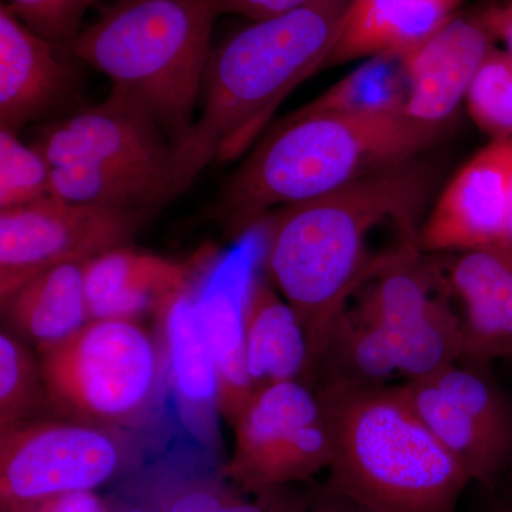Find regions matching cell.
I'll list each match as a JSON object with an SVG mask.
<instances>
[{"mask_svg":"<svg viewBox=\"0 0 512 512\" xmlns=\"http://www.w3.org/2000/svg\"><path fill=\"white\" fill-rule=\"evenodd\" d=\"M433 175L417 158L359 178L266 218L264 268L269 282L298 313L311 348V367L333 320L349 298L409 245L377 255L369 241L393 225L419 239ZM311 372V369H309Z\"/></svg>","mask_w":512,"mask_h":512,"instance_id":"6da1fadb","label":"cell"},{"mask_svg":"<svg viewBox=\"0 0 512 512\" xmlns=\"http://www.w3.org/2000/svg\"><path fill=\"white\" fill-rule=\"evenodd\" d=\"M444 128L403 109L326 111L282 119L239 165L212 205L231 238L262 225L269 211L318 198L359 178L419 158Z\"/></svg>","mask_w":512,"mask_h":512,"instance_id":"7a4b0ae2","label":"cell"},{"mask_svg":"<svg viewBox=\"0 0 512 512\" xmlns=\"http://www.w3.org/2000/svg\"><path fill=\"white\" fill-rule=\"evenodd\" d=\"M349 2L311 0L272 18L249 20L212 47L202 84L204 109L175 146L184 191L211 161L241 156L286 96L323 70Z\"/></svg>","mask_w":512,"mask_h":512,"instance_id":"3957f363","label":"cell"},{"mask_svg":"<svg viewBox=\"0 0 512 512\" xmlns=\"http://www.w3.org/2000/svg\"><path fill=\"white\" fill-rule=\"evenodd\" d=\"M332 440L323 487L373 512H456L470 477L402 387L320 384Z\"/></svg>","mask_w":512,"mask_h":512,"instance_id":"277c9868","label":"cell"},{"mask_svg":"<svg viewBox=\"0 0 512 512\" xmlns=\"http://www.w3.org/2000/svg\"><path fill=\"white\" fill-rule=\"evenodd\" d=\"M222 0H117L67 46L158 121L174 147L190 131Z\"/></svg>","mask_w":512,"mask_h":512,"instance_id":"5b68a950","label":"cell"},{"mask_svg":"<svg viewBox=\"0 0 512 512\" xmlns=\"http://www.w3.org/2000/svg\"><path fill=\"white\" fill-rule=\"evenodd\" d=\"M36 146L52 164L60 200L156 214L184 192L173 141L117 87L103 103L43 127Z\"/></svg>","mask_w":512,"mask_h":512,"instance_id":"8992f818","label":"cell"},{"mask_svg":"<svg viewBox=\"0 0 512 512\" xmlns=\"http://www.w3.org/2000/svg\"><path fill=\"white\" fill-rule=\"evenodd\" d=\"M39 366L56 412L117 430L146 416L165 377L160 340L134 320H92L40 350Z\"/></svg>","mask_w":512,"mask_h":512,"instance_id":"52a82bcc","label":"cell"},{"mask_svg":"<svg viewBox=\"0 0 512 512\" xmlns=\"http://www.w3.org/2000/svg\"><path fill=\"white\" fill-rule=\"evenodd\" d=\"M231 426L234 453L224 477L244 493L306 483L332 461L325 410L315 390L299 380L255 390Z\"/></svg>","mask_w":512,"mask_h":512,"instance_id":"ba28073f","label":"cell"},{"mask_svg":"<svg viewBox=\"0 0 512 512\" xmlns=\"http://www.w3.org/2000/svg\"><path fill=\"white\" fill-rule=\"evenodd\" d=\"M404 396L471 481L493 488L512 461V402L484 367L453 363L407 380Z\"/></svg>","mask_w":512,"mask_h":512,"instance_id":"9c48e42d","label":"cell"},{"mask_svg":"<svg viewBox=\"0 0 512 512\" xmlns=\"http://www.w3.org/2000/svg\"><path fill=\"white\" fill-rule=\"evenodd\" d=\"M117 429L82 421H26L0 430V508L94 491L127 463Z\"/></svg>","mask_w":512,"mask_h":512,"instance_id":"30bf717a","label":"cell"},{"mask_svg":"<svg viewBox=\"0 0 512 512\" xmlns=\"http://www.w3.org/2000/svg\"><path fill=\"white\" fill-rule=\"evenodd\" d=\"M153 215L57 197L0 211V299L55 266L127 247Z\"/></svg>","mask_w":512,"mask_h":512,"instance_id":"8fae6325","label":"cell"},{"mask_svg":"<svg viewBox=\"0 0 512 512\" xmlns=\"http://www.w3.org/2000/svg\"><path fill=\"white\" fill-rule=\"evenodd\" d=\"M412 248L367 282L357 308L389 335L399 375L423 379L460 360L461 318L451 309L450 289L437 268Z\"/></svg>","mask_w":512,"mask_h":512,"instance_id":"7c38bea8","label":"cell"},{"mask_svg":"<svg viewBox=\"0 0 512 512\" xmlns=\"http://www.w3.org/2000/svg\"><path fill=\"white\" fill-rule=\"evenodd\" d=\"M512 184V137L491 140L451 178L421 225V252L501 245Z\"/></svg>","mask_w":512,"mask_h":512,"instance_id":"4fadbf2b","label":"cell"},{"mask_svg":"<svg viewBox=\"0 0 512 512\" xmlns=\"http://www.w3.org/2000/svg\"><path fill=\"white\" fill-rule=\"evenodd\" d=\"M214 249L185 261L119 247L84 265V285L92 320L161 318L165 309L200 285L214 262Z\"/></svg>","mask_w":512,"mask_h":512,"instance_id":"5bb4252c","label":"cell"},{"mask_svg":"<svg viewBox=\"0 0 512 512\" xmlns=\"http://www.w3.org/2000/svg\"><path fill=\"white\" fill-rule=\"evenodd\" d=\"M494 43L480 13H457L403 55L407 116L424 126L446 127Z\"/></svg>","mask_w":512,"mask_h":512,"instance_id":"9a60e30c","label":"cell"},{"mask_svg":"<svg viewBox=\"0 0 512 512\" xmlns=\"http://www.w3.org/2000/svg\"><path fill=\"white\" fill-rule=\"evenodd\" d=\"M441 275L464 309L458 362L487 369L495 360H512V248L456 252Z\"/></svg>","mask_w":512,"mask_h":512,"instance_id":"2e32d148","label":"cell"},{"mask_svg":"<svg viewBox=\"0 0 512 512\" xmlns=\"http://www.w3.org/2000/svg\"><path fill=\"white\" fill-rule=\"evenodd\" d=\"M249 247L211 265L195 292V308L217 363L221 414L229 424L254 393L245 362V320L254 265Z\"/></svg>","mask_w":512,"mask_h":512,"instance_id":"e0dca14e","label":"cell"},{"mask_svg":"<svg viewBox=\"0 0 512 512\" xmlns=\"http://www.w3.org/2000/svg\"><path fill=\"white\" fill-rule=\"evenodd\" d=\"M195 292L184 293L165 309L158 323L163 350L165 379L173 389L178 413L185 429L202 446L217 450L220 379L217 363L195 308Z\"/></svg>","mask_w":512,"mask_h":512,"instance_id":"ac0fdd59","label":"cell"},{"mask_svg":"<svg viewBox=\"0 0 512 512\" xmlns=\"http://www.w3.org/2000/svg\"><path fill=\"white\" fill-rule=\"evenodd\" d=\"M55 43L29 29L0 5V127L19 133L52 110L72 84L69 66Z\"/></svg>","mask_w":512,"mask_h":512,"instance_id":"d6986e66","label":"cell"},{"mask_svg":"<svg viewBox=\"0 0 512 512\" xmlns=\"http://www.w3.org/2000/svg\"><path fill=\"white\" fill-rule=\"evenodd\" d=\"M463 0H350L323 69L403 56L457 15Z\"/></svg>","mask_w":512,"mask_h":512,"instance_id":"ffe728a7","label":"cell"},{"mask_svg":"<svg viewBox=\"0 0 512 512\" xmlns=\"http://www.w3.org/2000/svg\"><path fill=\"white\" fill-rule=\"evenodd\" d=\"M245 362L254 392L269 384L305 383L311 369L308 335L298 313L256 275L248 292Z\"/></svg>","mask_w":512,"mask_h":512,"instance_id":"44dd1931","label":"cell"},{"mask_svg":"<svg viewBox=\"0 0 512 512\" xmlns=\"http://www.w3.org/2000/svg\"><path fill=\"white\" fill-rule=\"evenodd\" d=\"M86 262L55 266L0 299L3 318L13 335L40 352L92 322L84 285Z\"/></svg>","mask_w":512,"mask_h":512,"instance_id":"7402d4cb","label":"cell"},{"mask_svg":"<svg viewBox=\"0 0 512 512\" xmlns=\"http://www.w3.org/2000/svg\"><path fill=\"white\" fill-rule=\"evenodd\" d=\"M399 375L396 350L389 335L359 308L333 320L311 367L306 384L383 386Z\"/></svg>","mask_w":512,"mask_h":512,"instance_id":"603a6c76","label":"cell"},{"mask_svg":"<svg viewBox=\"0 0 512 512\" xmlns=\"http://www.w3.org/2000/svg\"><path fill=\"white\" fill-rule=\"evenodd\" d=\"M407 79L403 56L382 55L363 60L362 66L329 87L286 120L326 111L403 109Z\"/></svg>","mask_w":512,"mask_h":512,"instance_id":"cb8c5ba5","label":"cell"},{"mask_svg":"<svg viewBox=\"0 0 512 512\" xmlns=\"http://www.w3.org/2000/svg\"><path fill=\"white\" fill-rule=\"evenodd\" d=\"M49 406L39 360L25 343L3 329L0 333V430L30 421Z\"/></svg>","mask_w":512,"mask_h":512,"instance_id":"d4e9b609","label":"cell"},{"mask_svg":"<svg viewBox=\"0 0 512 512\" xmlns=\"http://www.w3.org/2000/svg\"><path fill=\"white\" fill-rule=\"evenodd\" d=\"M53 197V167L36 144L0 127V211Z\"/></svg>","mask_w":512,"mask_h":512,"instance_id":"484cf974","label":"cell"},{"mask_svg":"<svg viewBox=\"0 0 512 512\" xmlns=\"http://www.w3.org/2000/svg\"><path fill=\"white\" fill-rule=\"evenodd\" d=\"M468 116L491 140L512 137V59L493 47L466 94Z\"/></svg>","mask_w":512,"mask_h":512,"instance_id":"4316f807","label":"cell"},{"mask_svg":"<svg viewBox=\"0 0 512 512\" xmlns=\"http://www.w3.org/2000/svg\"><path fill=\"white\" fill-rule=\"evenodd\" d=\"M8 5L37 35L69 46L82 32L84 15L96 0H9Z\"/></svg>","mask_w":512,"mask_h":512,"instance_id":"83f0119b","label":"cell"},{"mask_svg":"<svg viewBox=\"0 0 512 512\" xmlns=\"http://www.w3.org/2000/svg\"><path fill=\"white\" fill-rule=\"evenodd\" d=\"M311 500L312 488L305 491L299 484L271 485L249 493L235 487L224 512H308Z\"/></svg>","mask_w":512,"mask_h":512,"instance_id":"f1b7e54d","label":"cell"},{"mask_svg":"<svg viewBox=\"0 0 512 512\" xmlns=\"http://www.w3.org/2000/svg\"><path fill=\"white\" fill-rule=\"evenodd\" d=\"M235 487H227L217 481H198L185 485L165 498L158 510L161 512H224Z\"/></svg>","mask_w":512,"mask_h":512,"instance_id":"f546056e","label":"cell"},{"mask_svg":"<svg viewBox=\"0 0 512 512\" xmlns=\"http://www.w3.org/2000/svg\"><path fill=\"white\" fill-rule=\"evenodd\" d=\"M0 512H113L94 491H77L23 501L0 508Z\"/></svg>","mask_w":512,"mask_h":512,"instance_id":"4dcf8cb0","label":"cell"},{"mask_svg":"<svg viewBox=\"0 0 512 512\" xmlns=\"http://www.w3.org/2000/svg\"><path fill=\"white\" fill-rule=\"evenodd\" d=\"M311 0H222V13L248 20H261L281 15L306 5Z\"/></svg>","mask_w":512,"mask_h":512,"instance_id":"1f68e13d","label":"cell"},{"mask_svg":"<svg viewBox=\"0 0 512 512\" xmlns=\"http://www.w3.org/2000/svg\"><path fill=\"white\" fill-rule=\"evenodd\" d=\"M480 15L494 42L503 43L504 52L512 59V0L494 3Z\"/></svg>","mask_w":512,"mask_h":512,"instance_id":"d6a6232c","label":"cell"},{"mask_svg":"<svg viewBox=\"0 0 512 512\" xmlns=\"http://www.w3.org/2000/svg\"><path fill=\"white\" fill-rule=\"evenodd\" d=\"M308 512H373L363 505L342 497V495L330 493L323 485L312 487L311 507Z\"/></svg>","mask_w":512,"mask_h":512,"instance_id":"836d02e7","label":"cell"},{"mask_svg":"<svg viewBox=\"0 0 512 512\" xmlns=\"http://www.w3.org/2000/svg\"><path fill=\"white\" fill-rule=\"evenodd\" d=\"M501 247L512 248V184L510 195H508L507 211H505L503 239H501Z\"/></svg>","mask_w":512,"mask_h":512,"instance_id":"e575fe53","label":"cell"},{"mask_svg":"<svg viewBox=\"0 0 512 512\" xmlns=\"http://www.w3.org/2000/svg\"><path fill=\"white\" fill-rule=\"evenodd\" d=\"M490 512H512V497L495 504L493 510Z\"/></svg>","mask_w":512,"mask_h":512,"instance_id":"d590c367","label":"cell"},{"mask_svg":"<svg viewBox=\"0 0 512 512\" xmlns=\"http://www.w3.org/2000/svg\"><path fill=\"white\" fill-rule=\"evenodd\" d=\"M117 512H161V511L160 510H157V511H147V510H137V508H130V510H121V511H117Z\"/></svg>","mask_w":512,"mask_h":512,"instance_id":"8d00e7d4","label":"cell"},{"mask_svg":"<svg viewBox=\"0 0 512 512\" xmlns=\"http://www.w3.org/2000/svg\"><path fill=\"white\" fill-rule=\"evenodd\" d=\"M507 477H508V480H510V484L512 487V461H511V466H510V468H508V471H507Z\"/></svg>","mask_w":512,"mask_h":512,"instance_id":"74e56055","label":"cell"}]
</instances>
